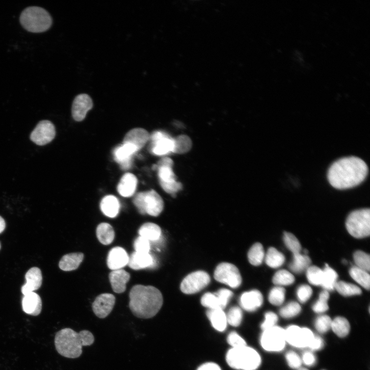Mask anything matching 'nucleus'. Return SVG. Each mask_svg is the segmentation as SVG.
Here are the masks:
<instances>
[{
    "instance_id": "473e14b6",
    "label": "nucleus",
    "mask_w": 370,
    "mask_h": 370,
    "mask_svg": "<svg viewBox=\"0 0 370 370\" xmlns=\"http://www.w3.org/2000/svg\"><path fill=\"white\" fill-rule=\"evenodd\" d=\"M350 276L359 284L367 290L369 289L370 277L368 272L357 266L352 267L349 271Z\"/></svg>"
},
{
    "instance_id": "412c9836",
    "label": "nucleus",
    "mask_w": 370,
    "mask_h": 370,
    "mask_svg": "<svg viewBox=\"0 0 370 370\" xmlns=\"http://www.w3.org/2000/svg\"><path fill=\"white\" fill-rule=\"evenodd\" d=\"M155 259L149 253L133 252L129 256L128 265L134 270L152 267L155 264Z\"/></svg>"
},
{
    "instance_id": "09e8293b",
    "label": "nucleus",
    "mask_w": 370,
    "mask_h": 370,
    "mask_svg": "<svg viewBox=\"0 0 370 370\" xmlns=\"http://www.w3.org/2000/svg\"><path fill=\"white\" fill-rule=\"evenodd\" d=\"M200 302L202 306L209 309L220 308L218 299L214 293H205L201 297Z\"/></svg>"
},
{
    "instance_id": "bf43d9fd",
    "label": "nucleus",
    "mask_w": 370,
    "mask_h": 370,
    "mask_svg": "<svg viewBox=\"0 0 370 370\" xmlns=\"http://www.w3.org/2000/svg\"><path fill=\"white\" fill-rule=\"evenodd\" d=\"M197 370H221V368L215 363L207 362L200 365Z\"/></svg>"
},
{
    "instance_id": "f8f14e48",
    "label": "nucleus",
    "mask_w": 370,
    "mask_h": 370,
    "mask_svg": "<svg viewBox=\"0 0 370 370\" xmlns=\"http://www.w3.org/2000/svg\"><path fill=\"white\" fill-rule=\"evenodd\" d=\"M151 140V152L152 154L163 156L173 153L175 141L174 138L169 134L162 131H155L150 136Z\"/></svg>"
},
{
    "instance_id": "2eb2a0df",
    "label": "nucleus",
    "mask_w": 370,
    "mask_h": 370,
    "mask_svg": "<svg viewBox=\"0 0 370 370\" xmlns=\"http://www.w3.org/2000/svg\"><path fill=\"white\" fill-rule=\"evenodd\" d=\"M92 106V100L89 95L81 94L77 96L73 101L71 108L73 119L77 121H82Z\"/></svg>"
},
{
    "instance_id": "20e7f679",
    "label": "nucleus",
    "mask_w": 370,
    "mask_h": 370,
    "mask_svg": "<svg viewBox=\"0 0 370 370\" xmlns=\"http://www.w3.org/2000/svg\"><path fill=\"white\" fill-rule=\"evenodd\" d=\"M226 361L234 369L256 370L261 364V358L255 349L246 345L230 349L226 354Z\"/></svg>"
},
{
    "instance_id": "423d86ee",
    "label": "nucleus",
    "mask_w": 370,
    "mask_h": 370,
    "mask_svg": "<svg viewBox=\"0 0 370 370\" xmlns=\"http://www.w3.org/2000/svg\"><path fill=\"white\" fill-rule=\"evenodd\" d=\"M133 202L140 214L153 216H158L164 207L161 197L154 190L137 193Z\"/></svg>"
},
{
    "instance_id": "4d7b16f0",
    "label": "nucleus",
    "mask_w": 370,
    "mask_h": 370,
    "mask_svg": "<svg viewBox=\"0 0 370 370\" xmlns=\"http://www.w3.org/2000/svg\"><path fill=\"white\" fill-rule=\"evenodd\" d=\"M302 363L307 366L314 365L316 363V357L311 351H306L301 358Z\"/></svg>"
},
{
    "instance_id": "c9c22d12",
    "label": "nucleus",
    "mask_w": 370,
    "mask_h": 370,
    "mask_svg": "<svg viewBox=\"0 0 370 370\" xmlns=\"http://www.w3.org/2000/svg\"><path fill=\"white\" fill-rule=\"evenodd\" d=\"M323 271V278L321 286L326 290H331L335 288L337 282L338 274L327 264H326Z\"/></svg>"
},
{
    "instance_id": "58836bf2",
    "label": "nucleus",
    "mask_w": 370,
    "mask_h": 370,
    "mask_svg": "<svg viewBox=\"0 0 370 370\" xmlns=\"http://www.w3.org/2000/svg\"><path fill=\"white\" fill-rule=\"evenodd\" d=\"M306 276L308 282L315 286H321L323 271L317 266H311L307 269Z\"/></svg>"
},
{
    "instance_id": "13d9d810",
    "label": "nucleus",
    "mask_w": 370,
    "mask_h": 370,
    "mask_svg": "<svg viewBox=\"0 0 370 370\" xmlns=\"http://www.w3.org/2000/svg\"><path fill=\"white\" fill-rule=\"evenodd\" d=\"M324 346L323 339L318 336L314 335L312 341L308 346L311 350H318L322 348Z\"/></svg>"
},
{
    "instance_id": "393cba45",
    "label": "nucleus",
    "mask_w": 370,
    "mask_h": 370,
    "mask_svg": "<svg viewBox=\"0 0 370 370\" xmlns=\"http://www.w3.org/2000/svg\"><path fill=\"white\" fill-rule=\"evenodd\" d=\"M137 184L136 177L132 173H126L121 177L117 186V191L121 196L129 197L134 194Z\"/></svg>"
},
{
    "instance_id": "f03ea898",
    "label": "nucleus",
    "mask_w": 370,
    "mask_h": 370,
    "mask_svg": "<svg viewBox=\"0 0 370 370\" xmlns=\"http://www.w3.org/2000/svg\"><path fill=\"white\" fill-rule=\"evenodd\" d=\"M129 308L137 318L150 319L154 317L163 304L161 292L153 286L134 285L129 293Z\"/></svg>"
},
{
    "instance_id": "6e6d98bb",
    "label": "nucleus",
    "mask_w": 370,
    "mask_h": 370,
    "mask_svg": "<svg viewBox=\"0 0 370 370\" xmlns=\"http://www.w3.org/2000/svg\"><path fill=\"white\" fill-rule=\"evenodd\" d=\"M312 293L311 288L307 285L300 286L297 290V296L299 301L302 303L306 302L311 297Z\"/></svg>"
},
{
    "instance_id": "ea45409f",
    "label": "nucleus",
    "mask_w": 370,
    "mask_h": 370,
    "mask_svg": "<svg viewBox=\"0 0 370 370\" xmlns=\"http://www.w3.org/2000/svg\"><path fill=\"white\" fill-rule=\"evenodd\" d=\"M294 281V277L289 271L282 269L278 271L272 278L273 283L278 285H289Z\"/></svg>"
},
{
    "instance_id": "8fccbe9b",
    "label": "nucleus",
    "mask_w": 370,
    "mask_h": 370,
    "mask_svg": "<svg viewBox=\"0 0 370 370\" xmlns=\"http://www.w3.org/2000/svg\"><path fill=\"white\" fill-rule=\"evenodd\" d=\"M221 309H224L227 305L230 299L233 295V293L229 289L221 288L215 292Z\"/></svg>"
},
{
    "instance_id": "9d476101",
    "label": "nucleus",
    "mask_w": 370,
    "mask_h": 370,
    "mask_svg": "<svg viewBox=\"0 0 370 370\" xmlns=\"http://www.w3.org/2000/svg\"><path fill=\"white\" fill-rule=\"evenodd\" d=\"M286 342L297 348L308 347L314 337L308 328L292 325L285 329Z\"/></svg>"
},
{
    "instance_id": "79ce46f5",
    "label": "nucleus",
    "mask_w": 370,
    "mask_h": 370,
    "mask_svg": "<svg viewBox=\"0 0 370 370\" xmlns=\"http://www.w3.org/2000/svg\"><path fill=\"white\" fill-rule=\"evenodd\" d=\"M354 259L356 266L367 272L370 269V257L369 254L358 250L354 254Z\"/></svg>"
},
{
    "instance_id": "052dcab7",
    "label": "nucleus",
    "mask_w": 370,
    "mask_h": 370,
    "mask_svg": "<svg viewBox=\"0 0 370 370\" xmlns=\"http://www.w3.org/2000/svg\"><path fill=\"white\" fill-rule=\"evenodd\" d=\"M6 224L4 219L0 216V233L5 229Z\"/></svg>"
},
{
    "instance_id": "4468645a",
    "label": "nucleus",
    "mask_w": 370,
    "mask_h": 370,
    "mask_svg": "<svg viewBox=\"0 0 370 370\" xmlns=\"http://www.w3.org/2000/svg\"><path fill=\"white\" fill-rule=\"evenodd\" d=\"M115 297L111 293H104L98 295L92 304L95 315L100 319L107 317L115 304Z\"/></svg>"
},
{
    "instance_id": "864d4df0",
    "label": "nucleus",
    "mask_w": 370,
    "mask_h": 370,
    "mask_svg": "<svg viewBox=\"0 0 370 370\" xmlns=\"http://www.w3.org/2000/svg\"><path fill=\"white\" fill-rule=\"evenodd\" d=\"M134 247L136 252L140 253H149L150 250V241L139 236L134 242Z\"/></svg>"
},
{
    "instance_id": "5701e85b",
    "label": "nucleus",
    "mask_w": 370,
    "mask_h": 370,
    "mask_svg": "<svg viewBox=\"0 0 370 370\" xmlns=\"http://www.w3.org/2000/svg\"><path fill=\"white\" fill-rule=\"evenodd\" d=\"M147 131L142 128H136L130 130L125 135L123 143H128L134 145L138 151L141 149L150 139Z\"/></svg>"
},
{
    "instance_id": "39448f33",
    "label": "nucleus",
    "mask_w": 370,
    "mask_h": 370,
    "mask_svg": "<svg viewBox=\"0 0 370 370\" xmlns=\"http://www.w3.org/2000/svg\"><path fill=\"white\" fill-rule=\"evenodd\" d=\"M20 22L27 31L39 33L47 30L52 25V20L46 10L33 6L23 11L20 15Z\"/></svg>"
},
{
    "instance_id": "603ef678",
    "label": "nucleus",
    "mask_w": 370,
    "mask_h": 370,
    "mask_svg": "<svg viewBox=\"0 0 370 370\" xmlns=\"http://www.w3.org/2000/svg\"><path fill=\"white\" fill-rule=\"evenodd\" d=\"M278 321V316L272 311L266 312L265 314V320L261 325V328L265 330L275 326Z\"/></svg>"
},
{
    "instance_id": "a19ab883",
    "label": "nucleus",
    "mask_w": 370,
    "mask_h": 370,
    "mask_svg": "<svg viewBox=\"0 0 370 370\" xmlns=\"http://www.w3.org/2000/svg\"><path fill=\"white\" fill-rule=\"evenodd\" d=\"M226 317L227 323L234 327L239 326L243 319L241 308L238 306L231 307L226 314Z\"/></svg>"
},
{
    "instance_id": "5fc2aeb1",
    "label": "nucleus",
    "mask_w": 370,
    "mask_h": 370,
    "mask_svg": "<svg viewBox=\"0 0 370 370\" xmlns=\"http://www.w3.org/2000/svg\"><path fill=\"white\" fill-rule=\"evenodd\" d=\"M227 342L232 348H236L246 345L245 340L235 331L229 333L227 339Z\"/></svg>"
},
{
    "instance_id": "7c9ffc66",
    "label": "nucleus",
    "mask_w": 370,
    "mask_h": 370,
    "mask_svg": "<svg viewBox=\"0 0 370 370\" xmlns=\"http://www.w3.org/2000/svg\"><path fill=\"white\" fill-rule=\"evenodd\" d=\"M310 263V258L307 255H303L300 253L294 254L293 261L289 264V268L293 272L299 273L307 269Z\"/></svg>"
},
{
    "instance_id": "f704fd0d",
    "label": "nucleus",
    "mask_w": 370,
    "mask_h": 370,
    "mask_svg": "<svg viewBox=\"0 0 370 370\" xmlns=\"http://www.w3.org/2000/svg\"><path fill=\"white\" fill-rule=\"evenodd\" d=\"M265 257L263 247L260 243L253 244L248 252L249 263L254 266H258L262 264Z\"/></svg>"
},
{
    "instance_id": "a18cd8bd",
    "label": "nucleus",
    "mask_w": 370,
    "mask_h": 370,
    "mask_svg": "<svg viewBox=\"0 0 370 370\" xmlns=\"http://www.w3.org/2000/svg\"><path fill=\"white\" fill-rule=\"evenodd\" d=\"M283 238L285 245L293 253V254L300 252L301 250V244L297 238L293 234L285 232Z\"/></svg>"
},
{
    "instance_id": "0eeeda50",
    "label": "nucleus",
    "mask_w": 370,
    "mask_h": 370,
    "mask_svg": "<svg viewBox=\"0 0 370 370\" xmlns=\"http://www.w3.org/2000/svg\"><path fill=\"white\" fill-rule=\"evenodd\" d=\"M346 227L348 233L354 237L360 238L369 236V209H362L351 212L347 217Z\"/></svg>"
},
{
    "instance_id": "b1692460",
    "label": "nucleus",
    "mask_w": 370,
    "mask_h": 370,
    "mask_svg": "<svg viewBox=\"0 0 370 370\" xmlns=\"http://www.w3.org/2000/svg\"><path fill=\"white\" fill-rule=\"evenodd\" d=\"M23 311L30 315L36 316L42 310V301L40 297L36 293L31 292L24 295L22 299Z\"/></svg>"
},
{
    "instance_id": "e433bc0d",
    "label": "nucleus",
    "mask_w": 370,
    "mask_h": 370,
    "mask_svg": "<svg viewBox=\"0 0 370 370\" xmlns=\"http://www.w3.org/2000/svg\"><path fill=\"white\" fill-rule=\"evenodd\" d=\"M335 288L340 294L345 297L359 295L361 293V290L359 287L344 281L336 282Z\"/></svg>"
},
{
    "instance_id": "c756f323",
    "label": "nucleus",
    "mask_w": 370,
    "mask_h": 370,
    "mask_svg": "<svg viewBox=\"0 0 370 370\" xmlns=\"http://www.w3.org/2000/svg\"><path fill=\"white\" fill-rule=\"evenodd\" d=\"M96 235L99 241L107 245L112 243L115 237V232L112 226L106 223L100 224L96 229Z\"/></svg>"
},
{
    "instance_id": "1a4fd4ad",
    "label": "nucleus",
    "mask_w": 370,
    "mask_h": 370,
    "mask_svg": "<svg viewBox=\"0 0 370 370\" xmlns=\"http://www.w3.org/2000/svg\"><path fill=\"white\" fill-rule=\"evenodd\" d=\"M214 277L217 281L236 288L242 284V279L238 268L229 263H221L216 267Z\"/></svg>"
},
{
    "instance_id": "2f4dec72",
    "label": "nucleus",
    "mask_w": 370,
    "mask_h": 370,
    "mask_svg": "<svg viewBox=\"0 0 370 370\" xmlns=\"http://www.w3.org/2000/svg\"><path fill=\"white\" fill-rule=\"evenodd\" d=\"M331 329L338 337H346L350 331V324L348 320L343 317H337L332 320Z\"/></svg>"
},
{
    "instance_id": "6e6552de",
    "label": "nucleus",
    "mask_w": 370,
    "mask_h": 370,
    "mask_svg": "<svg viewBox=\"0 0 370 370\" xmlns=\"http://www.w3.org/2000/svg\"><path fill=\"white\" fill-rule=\"evenodd\" d=\"M286 343L285 329L276 325L263 330L260 338L262 347L269 352L282 351Z\"/></svg>"
},
{
    "instance_id": "f3484780",
    "label": "nucleus",
    "mask_w": 370,
    "mask_h": 370,
    "mask_svg": "<svg viewBox=\"0 0 370 370\" xmlns=\"http://www.w3.org/2000/svg\"><path fill=\"white\" fill-rule=\"evenodd\" d=\"M173 161L167 157L160 159L153 169L158 171V176L160 184L167 183L176 181V176L173 171Z\"/></svg>"
},
{
    "instance_id": "4be33fe9",
    "label": "nucleus",
    "mask_w": 370,
    "mask_h": 370,
    "mask_svg": "<svg viewBox=\"0 0 370 370\" xmlns=\"http://www.w3.org/2000/svg\"><path fill=\"white\" fill-rule=\"evenodd\" d=\"M130 277V274L122 269L111 271L109 274V280L113 291L117 293L124 292Z\"/></svg>"
},
{
    "instance_id": "dca6fc26",
    "label": "nucleus",
    "mask_w": 370,
    "mask_h": 370,
    "mask_svg": "<svg viewBox=\"0 0 370 370\" xmlns=\"http://www.w3.org/2000/svg\"><path fill=\"white\" fill-rule=\"evenodd\" d=\"M138 151L134 145L128 143H123L122 145L114 149V159L120 164L122 169H128L132 165L133 156Z\"/></svg>"
},
{
    "instance_id": "cd10ccee",
    "label": "nucleus",
    "mask_w": 370,
    "mask_h": 370,
    "mask_svg": "<svg viewBox=\"0 0 370 370\" xmlns=\"http://www.w3.org/2000/svg\"><path fill=\"white\" fill-rule=\"evenodd\" d=\"M100 208L104 215L113 218L119 213L120 203L116 197L107 195L103 197L101 201Z\"/></svg>"
},
{
    "instance_id": "f257e3e1",
    "label": "nucleus",
    "mask_w": 370,
    "mask_h": 370,
    "mask_svg": "<svg viewBox=\"0 0 370 370\" xmlns=\"http://www.w3.org/2000/svg\"><path fill=\"white\" fill-rule=\"evenodd\" d=\"M368 173V167L361 159L354 156L344 157L330 166L327 178L335 188L345 189L361 183Z\"/></svg>"
},
{
    "instance_id": "a211bd4d",
    "label": "nucleus",
    "mask_w": 370,
    "mask_h": 370,
    "mask_svg": "<svg viewBox=\"0 0 370 370\" xmlns=\"http://www.w3.org/2000/svg\"><path fill=\"white\" fill-rule=\"evenodd\" d=\"M263 302V298L261 292L252 290L244 292L239 299V304L244 310L252 312L260 308Z\"/></svg>"
},
{
    "instance_id": "e2e57ef3",
    "label": "nucleus",
    "mask_w": 370,
    "mask_h": 370,
    "mask_svg": "<svg viewBox=\"0 0 370 370\" xmlns=\"http://www.w3.org/2000/svg\"><path fill=\"white\" fill-rule=\"evenodd\" d=\"M0 249H1V244H0Z\"/></svg>"
},
{
    "instance_id": "9b49d317",
    "label": "nucleus",
    "mask_w": 370,
    "mask_h": 370,
    "mask_svg": "<svg viewBox=\"0 0 370 370\" xmlns=\"http://www.w3.org/2000/svg\"><path fill=\"white\" fill-rule=\"evenodd\" d=\"M210 280L207 272L202 270L196 271L184 278L180 284V290L185 294H194L207 286Z\"/></svg>"
},
{
    "instance_id": "6ab92c4d",
    "label": "nucleus",
    "mask_w": 370,
    "mask_h": 370,
    "mask_svg": "<svg viewBox=\"0 0 370 370\" xmlns=\"http://www.w3.org/2000/svg\"><path fill=\"white\" fill-rule=\"evenodd\" d=\"M128 258L129 256L123 248L115 247L108 254L107 265L112 270L120 269L128 264Z\"/></svg>"
},
{
    "instance_id": "7ed1b4c3",
    "label": "nucleus",
    "mask_w": 370,
    "mask_h": 370,
    "mask_svg": "<svg viewBox=\"0 0 370 370\" xmlns=\"http://www.w3.org/2000/svg\"><path fill=\"white\" fill-rule=\"evenodd\" d=\"M94 341L95 337L89 330H82L77 332L70 328L59 330L54 338L57 351L68 358L79 357L83 352V346H90Z\"/></svg>"
},
{
    "instance_id": "c85d7f7f",
    "label": "nucleus",
    "mask_w": 370,
    "mask_h": 370,
    "mask_svg": "<svg viewBox=\"0 0 370 370\" xmlns=\"http://www.w3.org/2000/svg\"><path fill=\"white\" fill-rule=\"evenodd\" d=\"M138 233L140 236L149 241H156L161 237V230L160 227L155 223H146L140 227Z\"/></svg>"
},
{
    "instance_id": "aec40b11",
    "label": "nucleus",
    "mask_w": 370,
    "mask_h": 370,
    "mask_svg": "<svg viewBox=\"0 0 370 370\" xmlns=\"http://www.w3.org/2000/svg\"><path fill=\"white\" fill-rule=\"evenodd\" d=\"M26 283L22 287L24 295L38 289L42 285V275L41 270L36 267L30 268L25 274Z\"/></svg>"
},
{
    "instance_id": "3c124183",
    "label": "nucleus",
    "mask_w": 370,
    "mask_h": 370,
    "mask_svg": "<svg viewBox=\"0 0 370 370\" xmlns=\"http://www.w3.org/2000/svg\"><path fill=\"white\" fill-rule=\"evenodd\" d=\"M285 359L288 366L293 369L301 367L302 361L300 356L293 351H289L285 355Z\"/></svg>"
},
{
    "instance_id": "37998d69",
    "label": "nucleus",
    "mask_w": 370,
    "mask_h": 370,
    "mask_svg": "<svg viewBox=\"0 0 370 370\" xmlns=\"http://www.w3.org/2000/svg\"><path fill=\"white\" fill-rule=\"evenodd\" d=\"M301 310V307L296 302H290L281 308L280 314L284 318H291L297 316Z\"/></svg>"
},
{
    "instance_id": "a878e982",
    "label": "nucleus",
    "mask_w": 370,
    "mask_h": 370,
    "mask_svg": "<svg viewBox=\"0 0 370 370\" xmlns=\"http://www.w3.org/2000/svg\"><path fill=\"white\" fill-rule=\"evenodd\" d=\"M212 326L217 331H224L227 326L226 314L223 309H209L206 312Z\"/></svg>"
},
{
    "instance_id": "de8ad7c7",
    "label": "nucleus",
    "mask_w": 370,
    "mask_h": 370,
    "mask_svg": "<svg viewBox=\"0 0 370 370\" xmlns=\"http://www.w3.org/2000/svg\"><path fill=\"white\" fill-rule=\"evenodd\" d=\"M332 320L327 315H321L317 317L314 322V326L320 333H325L331 329Z\"/></svg>"
},
{
    "instance_id": "bb28decb",
    "label": "nucleus",
    "mask_w": 370,
    "mask_h": 370,
    "mask_svg": "<svg viewBox=\"0 0 370 370\" xmlns=\"http://www.w3.org/2000/svg\"><path fill=\"white\" fill-rule=\"evenodd\" d=\"M84 258V254L81 252L71 253L64 255L59 263L61 269L66 271L74 270L77 269Z\"/></svg>"
},
{
    "instance_id": "72a5a7b5",
    "label": "nucleus",
    "mask_w": 370,
    "mask_h": 370,
    "mask_svg": "<svg viewBox=\"0 0 370 370\" xmlns=\"http://www.w3.org/2000/svg\"><path fill=\"white\" fill-rule=\"evenodd\" d=\"M285 262L284 255L276 249L270 247L265 256V262L270 267L275 268L280 267Z\"/></svg>"
},
{
    "instance_id": "4c0bfd02",
    "label": "nucleus",
    "mask_w": 370,
    "mask_h": 370,
    "mask_svg": "<svg viewBox=\"0 0 370 370\" xmlns=\"http://www.w3.org/2000/svg\"><path fill=\"white\" fill-rule=\"evenodd\" d=\"M175 146L173 153L183 154L188 152L192 147V141L190 137L181 135L174 138Z\"/></svg>"
},
{
    "instance_id": "c03bdc74",
    "label": "nucleus",
    "mask_w": 370,
    "mask_h": 370,
    "mask_svg": "<svg viewBox=\"0 0 370 370\" xmlns=\"http://www.w3.org/2000/svg\"><path fill=\"white\" fill-rule=\"evenodd\" d=\"M285 289L282 287H273L270 291L268 296L269 302L274 305H281L285 300Z\"/></svg>"
},
{
    "instance_id": "680f3d73",
    "label": "nucleus",
    "mask_w": 370,
    "mask_h": 370,
    "mask_svg": "<svg viewBox=\"0 0 370 370\" xmlns=\"http://www.w3.org/2000/svg\"><path fill=\"white\" fill-rule=\"evenodd\" d=\"M297 370H308V369L307 368H306L301 367L300 368L297 369Z\"/></svg>"
},
{
    "instance_id": "ddd939ff",
    "label": "nucleus",
    "mask_w": 370,
    "mask_h": 370,
    "mask_svg": "<svg viewBox=\"0 0 370 370\" xmlns=\"http://www.w3.org/2000/svg\"><path fill=\"white\" fill-rule=\"evenodd\" d=\"M55 135V129L52 123L42 120L38 123L30 134L32 141L39 145H44L51 142Z\"/></svg>"
},
{
    "instance_id": "49530a36",
    "label": "nucleus",
    "mask_w": 370,
    "mask_h": 370,
    "mask_svg": "<svg viewBox=\"0 0 370 370\" xmlns=\"http://www.w3.org/2000/svg\"><path fill=\"white\" fill-rule=\"evenodd\" d=\"M329 298V294L327 291L324 290L321 292L319 297L318 301L312 306V310L316 313H323L326 311L328 309L327 301Z\"/></svg>"
}]
</instances>
